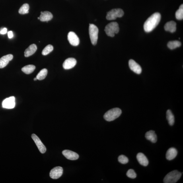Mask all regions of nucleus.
Here are the masks:
<instances>
[{
	"label": "nucleus",
	"instance_id": "obj_8",
	"mask_svg": "<svg viewBox=\"0 0 183 183\" xmlns=\"http://www.w3.org/2000/svg\"><path fill=\"white\" fill-rule=\"evenodd\" d=\"M31 137L40 153L44 154L46 152V148L43 144L40 139L39 138V137L34 134H32Z\"/></svg>",
	"mask_w": 183,
	"mask_h": 183
},
{
	"label": "nucleus",
	"instance_id": "obj_13",
	"mask_svg": "<svg viewBox=\"0 0 183 183\" xmlns=\"http://www.w3.org/2000/svg\"><path fill=\"white\" fill-rule=\"evenodd\" d=\"M77 63V60L75 58H69L66 59L64 62L63 67L65 70L71 69L75 66Z\"/></svg>",
	"mask_w": 183,
	"mask_h": 183
},
{
	"label": "nucleus",
	"instance_id": "obj_33",
	"mask_svg": "<svg viewBox=\"0 0 183 183\" xmlns=\"http://www.w3.org/2000/svg\"><path fill=\"white\" fill-rule=\"evenodd\" d=\"M38 19H40V17H38Z\"/></svg>",
	"mask_w": 183,
	"mask_h": 183
},
{
	"label": "nucleus",
	"instance_id": "obj_31",
	"mask_svg": "<svg viewBox=\"0 0 183 183\" xmlns=\"http://www.w3.org/2000/svg\"><path fill=\"white\" fill-rule=\"evenodd\" d=\"M8 38H9L11 39L12 38H13V32L12 31H10L8 33Z\"/></svg>",
	"mask_w": 183,
	"mask_h": 183
},
{
	"label": "nucleus",
	"instance_id": "obj_21",
	"mask_svg": "<svg viewBox=\"0 0 183 183\" xmlns=\"http://www.w3.org/2000/svg\"><path fill=\"white\" fill-rule=\"evenodd\" d=\"M35 69V67L33 65H28L22 67V70L26 74H29L34 72Z\"/></svg>",
	"mask_w": 183,
	"mask_h": 183
},
{
	"label": "nucleus",
	"instance_id": "obj_32",
	"mask_svg": "<svg viewBox=\"0 0 183 183\" xmlns=\"http://www.w3.org/2000/svg\"><path fill=\"white\" fill-rule=\"evenodd\" d=\"M34 81H36V80L38 79H37V78L36 77V78H34Z\"/></svg>",
	"mask_w": 183,
	"mask_h": 183
},
{
	"label": "nucleus",
	"instance_id": "obj_7",
	"mask_svg": "<svg viewBox=\"0 0 183 183\" xmlns=\"http://www.w3.org/2000/svg\"><path fill=\"white\" fill-rule=\"evenodd\" d=\"M63 170L61 166H57L51 170L50 176L53 179L56 180L60 178L63 174Z\"/></svg>",
	"mask_w": 183,
	"mask_h": 183
},
{
	"label": "nucleus",
	"instance_id": "obj_26",
	"mask_svg": "<svg viewBox=\"0 0 183 183\" xmlns=\"http://www.w3.org/2000/svg\"><path fill=\"white\" fill-rule=\"evenodd\" d=\"M176 17L178 20H182L183 19V5H181L179 9L176 12Z\"/></svg>",
	"mask_w": 183,
	"mask_h": 183
},
{
	"label": "nucleus",
	"instance_id": "obj_18",
	"mask_svg": "<svg viewBox=\"0 0 183 183\" xmlns=\"http://www.w3.org/2000/svg\"><path fill=\"white\" fill-rule=\"evenodd\" d=\"M145 137L148 140L150 141L152 143H155L157 141V137L155 132L150 130L145 133Z\"/></svg>",
	"mask_w": 183,
	"mask_h": 183
},
{
	"label": "nucleus",
	"instance_id": "obj_23",
	"mask_svg": "<svg viewBox=\"0 0 183 183\" xmlns=\"http://www.w3.org/2000/svg\"><path fill=\"white\" fill-rule=\"evenodd\" d=\"M181 43L180 41L175 40L170 41L168 42V47L171 50L175 49L181 46Z\"/></svg>",
	"mask_w": 183,
	"mask_h": 183
},
{
	"label": "nucleus",
	"instance_id": "obj_30",
	"mask_svg": "<svg viewBox=\"0 0 183 183\" xmlns=\"http://www.w3.org/2000/svg\"><path fill=\"white\" fill-rule=\"evenodd\" d=\"M7 29L6 28H3L0 31V33L1 34H5L7 33Z\"/></svg>",
	"mask_w": 183,
	"mask_h": 183
},
{
	"label": "nucleus",
	"instance_id": "obj_2",
	"mask_svg": "<svg viewBox=\"0 0 183 183\" xmlns=\"http://www.w3.org/2000/svg\"><path fill=\"white\" fill-rule=\"evenodd\" d=\"M122 113V111L120 108H113L105 113L104 115V118L108 122H111L119 118Z\"/></svg>",
	"mask_w": 183,
	"mask_h": 183
},
{
	"label": "nucleus",
	"instance_id": "obj_28",
	"mask_svg": "<svg viewBox=\"0 0 183 183\" xmlns=\"http://www.w3.org/2000/svg\"><path fill=\"white\" fill-rule=\"evenodd\" d=\"M118 161L122 164H125L128 163L129 159L126 156L124 155H121L118 158Z\"/></svg>",
	"mask_w": 183,
	"mask_h": 183
},
{
	"label": "nucleus",
	"instance_id": "obj_11",
	"mask_svg": "<svg viewBox=\"0 0 183 183\" xmlns=\"http://www.w3.org/2000/svg\"><path fill=\"white\" fill-rule=\"evenodd\" d=\"M129 68L134 73L140 74L142 72V69L138 64L133 59H130L129 62Z\"/></svg>",
	"mask_w": 183,
	"mask_h": 183
},
{
	"label": "nucleus",
	"instance_id": "obj_24",
	"mask_svg": "<svg viewBox=\"0 0 183 183\" xmlns=\"http://www.w3.org/2000/svg\"><path fill=\"white\" fill-rule=\"evenodd\" d=\"M48 73V70L46 69H43L36 76L37 79L41 81L46 77Z\"/></svg>",
	"mask_w": 183,
	"mask_h": 183
},
{
	"label": "nucleus",
	"instance_id": "obj_3",
	"mask_svg": "<svg viewBox=\"0 0 183 183\" xmlns=\"http://www.w3.org/2000/svg\"><path fill=\"white\" fill-rule=\"evenodd\" d=\"M182 173L177 170H174L168 173L164 177V183H175L179 180L181 177Z\"/></svg>",
	"mask_w": 183,
	"mask_h": 183
},
{
	"label": "nucleus",
	"instance_id": "obj_17",
	"mask_svg": "<svg viewBox=\"0 0 183 183\" xmlns=\"http://www.w3.org/2000/svg\"><path fill=\"white\" fill-rule=\"evenodd\" d=\"M53 16L50 12L49 11L41 12L40 17L41 22H48L52 19Z\"/></svg>",
	"mask_w": 183,
	"mask_h": 183
},
{
	"label": "nucleus",
	"instance_id": "obj_27",
	"mask_svg": "<svg viewBox=\"0 0 183 183\" xmlns=\"http://www.w3.org/2000/svg\"><path fill=\"white\" fill-rule=\"evenodd\" d=\"M53 46L52 45H49L45 47V48L43 50L42 52V54L43 55H47L51 52H52L53 50Z\"/></svg>",
	"mask_w": 183,
	"mask_h": 183
},
{
	"label": "nucleus",
	"instance_id": "obj_12",
	"mask_svg": "<svg viewBox=\"0 0 183 183\" xmlns=\"http://www.w3.org/2000/svg\"><path fill=\"white\" fill-rule=\"evenodd\" d=\"M62 153L66 158L70 160H77L79 157V155L77 153L69 150H65L63 151Z\"/></svg>",
	"mask_w": 183,
	"mask_h": 183
},
{
	"label": "nucleus",
	"instance_id": "obj_15",
	"mask_svg": "<svg viewBox=\"0 0 183 183\" xmlns=\"http://www.w3.org/2000/svg\"><path fill=\"white\" fill-rule=\"evenodd\" d=\"M136 158L139 163L144 166H147L148 165V160L144 154L141 153H139L137 154Z\"/></svg>",
	"mask_w": 183,
	"mask_h": 183
},
{
	"label": "nucleus",
	"instance_id": "obj_29",
	"mask_svg": "<svg viewBox=\"0 0 183 183\" xmlns=\"http://www.w3.org/2000/svg\"><path fill=\"white\" fill-rule=\"evenodd\" d=\"M127 175L128 177L132 179H135L136 177V174L133 169H129L127 173Z\"/></svg>",
	"mask_w": 183,
	"mask_h": 183
},
{
	"label": "nucleus",
	"instance_id": "obj_22",
	"mask_svg": "<svg viewBox=\"0 0 183 183\" xmlns=\"http://www.w3.org/2000/svg\"><path fill=\"white\" fill-rule=\"evenodd\" d=\"M166 119H167L169 125L171 126L173 125L175 122V118L174 115L172 113L171 110H168L166 112Z\"/></svg>",
	"mask_w": 183,
	"mask_h": 183
},
{
	"label": "nucleus",
	"instance_id": "obj_10",
	"mask_svg": "<svg viewBox=\"0 0 183 183\" xmlns=\"http://www.w3.org/2000/svg\"><path fill=\"white\" fill-rule=\"evenodd\" d=\"M67 39L70 44L72 46H77L79 44V37L73 32H70L67 35Z\"/></svg>",
	"mask_w": 183,
	"mask_h": 183
},
{
	"label": "nucleus",
	"instance_id": "obj_14",
	"mask_svg": "<svg viewBox=\"0 0 183 183\" xmlns=\"http://www.w3.org/2000/svg\"><path fill=\"white\" fill-rule=\"evenodd\" d=\"M13 55L8 54L0 58V68H3L7 66L9 62L13 58Z\"/></svg>",
	"mask_w": 183,
	"mask_h": 183
},
{
	"label": "nucleus",
	"instance_id": "obj_16",
	"mask_svg": "<svg viewBox=\"0 0 183 183\" xmlns=\"http://www.w3.org/2000/svg\"><path fill=\"white\" fill-rule=\"evenodd\" d=\"M177 150L174 148H171L168 149L166 154V159L171 160L174 159L177 155Z\"/></svg>",
	"mask_w": 183,
	"mask_h": 183
},
{
	"label": "nucleus",
	"instance_id": "obj_19",
	"mask_svg": "<svg viewBox=\"0 0 183 183\" xmlns=\"http://www.w3.org/2000/svg\"><path fill=\"white\" fill-rule=\"evenodd\" d=\"M164 29L167 31L174 33L176 30V24L174 21H170L166 23L164 26Z\"/></svg>",
	"mask_w": 183,
	"mask_h": 183
},
{
	"label": "nucleus",
	"instance_id": "obj_6",
	"mask_svg": "<svg viewBox=\"0 0 183 183\" xmlns=\"http://www.w3.org/2000/svg\"><path fill=\"white\" fill-rule=\"evenodd\" d=\"M124 12L120 9H112L107 13L106 19L108 20H113L118 17H121L124 15Z\"/></svg>",
	"mask_w": 183,
	"mask_h": 183
},
{
	"label": "nucleus",
	"instance_id": "obj_20",
	"mask_svg": "<svg viewBox=\"0 0 183 183\" xmlns=\"http://www.w3.org/2000/svg\"><path fill=\"white\" fill-rule=\"evenodd\" d=\"M37 50V47L35 44L31 45L24 51V56L29 57L31 56L36 52Z\"/></svg>",
	"mask_w": 183,
	"mask_h": 183
},
{
	"label": "nucleus",
	"instance_id": "obj_4",
	"mask_svg": "<svg viewBox=\"0 0 183 183\" xmlns=\"http://www.w3.org/2000/svg\"><path fill=\"white\" fill-rule=\"evenodd\" d=\"M120 30L119 25L117 22H112L107 25L104 31L108 36L113 37L115 34L118 33Z\"/></svg>",
	"mask_w": 183,
	"mask_h": 183
},
{
	"label": "nucleus",
	"instance_id": "obj_1",
	"mask_svg": "<svg viewBox=\"0 0 183 183\" xmlns=\"http://www.w3.org/2000/svg\"><path fill=\"white\" fill-rule=\"evenodd\" d=\"M161 18L160 14L156 12L148 18L144 24V29L145 32H150L152 31L159 23Z\"/></svg>",
	"mask_w": 183,
	"mask_h": 183
},
{
	"label": "nucleus",
	"instance_id": "obj_25",
	"mask_svg": "<svg viewBox=\"0 0 183 183\" xmlns=\"http://www.w3.org/2000/svg\"><path fill=\"white\" fill-rule=\"evenodd\" d=\"M29 6L28 3H24L20 8L19 11V13L21 14H25L29 13Z\"/></svg>",
	"mask_w": 183,
	"mask_h": 183
},
{
	"label": "nucleus",
	"instance_id": "obj_5",
	"mask_svg": "<svg viewBox=\"0 0 183 183\" xmlns=\"http://www.w3.org/2000/svg\"><path fill=\"white\" fill-rule=\"evenodd\" d=\"M99 30L97 26L93 24H90L89 33L90 40L93 45H95L97 43Z\"/></svg>",
	"mask_w": 183,
	"mask_h": 183
},
{
	"label": "nucleus",
	"instance_id": "obj_9",
	"mask_svg": "<svg viewBox=\"0 0 183 183\" xmlns=\"http://www.w3.org/2000/svg\"><path fill=\"white\" fill-rule=\"evenodd\" d=\"M15 105V98L14 96L6 99L3 101L2 103L3 108L8 109H13Z\"/></svg>",
	"mask_w": 183,
	"mask_h": 183
}]
</instances>
